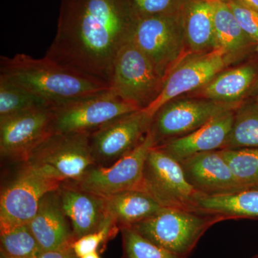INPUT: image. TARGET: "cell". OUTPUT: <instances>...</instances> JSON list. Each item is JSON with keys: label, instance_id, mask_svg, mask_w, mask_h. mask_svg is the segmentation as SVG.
Instances as JSON below:
<instances>
[{"label": "cell", "instance_id": "obj_1", "mask_svg": "<svg viewBox=\"0 0 258 258\" xmlns=\"http://www.w3.org/2000/svg\"><path fill=\"white\" fill-rule=\"evenodd\" d=\"M137 20L129 0H61L45 57L109 84L115 57Z\"/></svg>", "mask_w": 258, "mask_h": 258}, {"label": "cell", "instance_id": "obj_2", "mask_svg": "<svg viewBox=\"0 0 258 258\" xmlns=\"http://www.w3.org/2000/svg\"><path fill=\"white\" fill-rule=\"evenodd\" d=\"M0 77L42 98L52 107L111 90L103 80L46 57L36 59L25 54L2 56Z\"/></svg>", "mask_w": 258, "mask_h": 258}, {"label": "cell", "instance_id": "obj_3", "mask_svg": "<svg viewBox=\"0 0 258 258\" xmlns=\"http://www.w3.org/2000/svg\"><path fill=\"white\" fill-rule=\"evenodd\" d=\"M89 135L50 134L32 151L23 166L62 183L76 181L96 165L90 147Z\"/></svg>", "mask_w": 258, "mask_h": 258}, {"label": "cell", "instance_id": "obj_4", "mask_svg": "<svg viewBox=\"0 0 258 258\" xmlns=\"http://www.w3.org/2000/svg\"><path fill=\"white\" fill-rule=\"evenodd\" d=\"M220 222L216 216L163 208L130 227L163 248L188 257L205 232Z\"/></svg>", "mask_w": 258, "mask_h": 258}, {"label": "cell", "instance_id": "obj_5", "mask_svg": "<svg viewBox=\"0 0 258 258\" xmlns=\"http://www.w3.org/2000/svg\"><path fill=\"white\" fill-rule=\"evenodd\" d=\"M131 40L145 54L165 81L182 60L186 44L181 11L137 18Z\"/></svg>", "mask_w": 258, "mask_h": 258}, {"label": "cell", "instance_id": "obj_6", "mask_svg": "<svg viewBox=\"0 0 258 258\" xmlns=\"http://www.w3.org/2000/svg\"><path fill=\"white\" fill-rule=\"evenodd\" d=\"M164 80L132 40L125 42L113 62L109 86L121 99L145 109L160 93Z\"/></svg>", "mask_w": 258, "mask_h": 258}, {"label": "cell", "instance_id": "obj_7", "mask_svg": "<svg viewBox=\"0 0 258 258\" xmlns=\"http://www.w3.org/2000/svg\"><path fill=\"white\" fill-rule=\"evenodd\" d=\"M139 110L109 90L52 106V134H91L115 118Z\"/></svg>", "mask_w": 258, "mask_h": 258}, {"label": "cell", "instance_id": "obj_8", "mask_svg": "<svg viewBox=\"0 0 258 258\" xmlns=\"http://www.w3.org/2000/svg\"><path fill=\"white\" fill-rule=\"evenodd\" d=\"M138 190L152 196L163 208L187 211L200 195L188 182L181 163L157 147L149 151Z\"/></svg>", "mask_w": 258, "mask_h": 258}, {"label": "cell", "instance_id": "obj_9", "mask_svg": "<svg viewBox=\"0 0 258 258\" xmlns=\"http://www.w3.org/2000/svg\"><path fill=\"white\" fill-rule=\"evenodd\" d=\"M242 103H224L208 98H175L161 107L152 118L149 132L156 146L191 133L212 118L235 110Z\"/></svg>", "mask_w": 258, "mask_h": 258}, {"label": "cell", "instance_id": "obj_10", "mask_svg": "<svg viewBox=\"0 0 258 258\" xmlns=\"http://www.w3.org/2000/svg\"><path fill=\"white\" fill-rule=\"evenodd\" d=\"M155 146V140L149 130L137 147L111 165L91 166L79 179L67 183L103 198L138 189L143 178L148 154Z\"/></svg>", "mask_w": 258, "mask_h": 258}, {"label": "cell", "instance_id": "obj_11", "mask_svg": "<svg viewBox=\"0 0 258 258\" xmlns=\"http://www.w3.org/2000/svg\"><path fill=\"white\" fill-rule=\"evenodd\" d=\"M236 57L215 50L184 57L169 73L157 98L144 111L151 116L166 103L184 93L201 88L222 72Z\"/></svg>", "mask_w": 258, "mask_h": 258}, {"label": "cell", "instance_id": "obj_12", "mask_svg": "<svg viewBox=\"0 0 258 258\" xmlns=\"http://www.w3.org/2000/svg\"><path fill=\"white\" fill-rule=\"evenodd\" d=\"M152 118L147 111L139 110L115 118L90 134L95 164L111 165L133 150L147 135Z\"/></svg>", "mask_w": 258, "mask_h": 258}, {"label": "cell", "instance_id": "obj_13", "mask_svg": "<svg viewBox=\"0 0 258 258\" xmlns=\"http://www.w3.org/2000/svg\"><path fill=\"white\" fill-rule=\"evenodd\" d=\"M62 183L23 166L0 198V227L25 225L31 221L42 198Z\"/></svg>", "mask_w": 258, "mask_h": 258}, {"label": "cell", "instance_id": "obj_14", "mask_svg": "<svg viewBox=\"0 0 258 258\" xmlns=\"http://www.w3.org/2000/svg\"><path fill=\"white\" fill-rule=\"evenodd\" d=\"M52 107L37 108L0 118V152L9 160L23 163L52 134Z\"/></svg>", "mask_w": 258, "mask_h": 258}, {"label": "cell", "instance_id": "obj_15", "mask_svg": "<svg viewBox=\"0 0 258 258\" xmlns=\"http://www.w3.org/2000/svg\"><path fill=\"white\" fill-rule=\"evenodd\" d=\"M190 185L200 195H223L244 189L220 150L200 153L180 161Z\"/></svg>", "mask_w": 258, "mask_h": 258}, {"label": "cell", "instance_id": "obj_16", "mask_svg": "<svg viewBox=\"0 0 258 258\" xmlns=\"http://www.w3.org/2000/svg\"><path fill=\"white\" fill-rule=\"evenodd\" d=\"M75 241L99 230L107 220L106 200L64 182L57 189Z\"/></svg>", "mask_w": 258, "mask_h": 258}, {"label": "cell", "instance_id": "obj_17", "mask_svg": "<svg viewBox=\"0 0 258 258\" xmlns=\"http://www.w3.org/2000/svg\"><path fill=\"white\" fill-rule=\"evenodd\" d=\"M235 110L217 115L191 133L155 147L179 161L200 153L221 150L232 130Z\"/></svg>", "mask_w": 258, "mask_h": 258}, {"label": "cell", "instance_id": "obj_18", "mask_svg": "<svg viewBox=\"0 0 258 258\" xmlns=\"http://www.w3.org/2000/svg\"><path fill=\"white\" fill-rule=\"evenodd\" d=\"M57 189L42 198L36 215L28 223L42 251L72 245L75 241L71 224L61 207Z\"/></svg>", "mask_w": 258, "mask_h": 258}, {"label": "cell", "instance_id": "obj_19", "mask_svg": "<svg viewBox=\"0 0 258 258\" xmlns=\"http://www.w3.org/2000/svg\"><path fill=\"white\" fill-rule=\"evenodd\" d=\"M200 215L220 217L222 221L240 219L258 220V186L223 195H200L189 210Z\"/></svg>", "mask_w": 258, "mask_h": 258}, {"label": "cell", "instance_id": "obj_20", "mask_svg": "<svg viewBox=\"0 0 258 258\" xmlns=\"http://www.w3.org/2000/svg\"><path fill=\"white\" fill-rule=\"evenodd\" d=\"M258 85V66L248 62L219 73L200 88L205 98L230 103H243L245 96Z\"/></svg>", "mask_w": 258, "mask_h": 258}, {"label": "cell", "instance_id": "obj_21", "mask_svg": "<svg viewBox=\"0 0 258 258\" xmlns=\"http://www.w3.org/2000/svg\"><path fill=\"white\" fill-rule=\"evenodd\" d=\"M186 45L194 54L216 49L213 10L206 0H186L181 10Z\"/></svg>", "mask_w": 258, "mask_h": 258}, {"label": "cell", "instance_id": "obj_22", "mask_svg": "<svg viewBox=\"0 0 258 258\" xmlns=\"http://www.w3.org/2000/svg\"><path fill=\"white\" fill-rule=\"evenodd\" d=\"M105 200L107 215L119 229L146 220L163 208L152 196L138 189L121 191Z\"/></svg>", "mask_w": 258, "mask_h": 258}, {"label": "cell", "instance_id": "obj_23", "mask_svg": "<svg viewBox=\"0 0 258 258\" xmlns=\"http://www.w3.org/2000/svg\"><path fill=\"white\" fill-rule=\"evenodd\" d=\"M216 49L237 57L257 44L241 28L225 0L212 2Z\"/></svg>", "mask_w": 258, "mask_h": 258}, {"label": "cell", "instance_id": "obj_24", "mask_svg": "<svg viewBox=\"0 0 258 258\" xmlns=\"http://www.w3.org/2000/svg\"><path fill=\"white\" fill-rule=\"evenodd\" d=\"M258 148V102H244L235 112L233 125L222 149Z\"/></svg>", "mask_w": 258, "mask_h": 258}, {"label": "cell", "instance_id": "obj_25", "mask_svg": "<svg viewBox=\"0 0 258 258\" xmlns=\"http://www.w3.org/2000/svg\"><path fill=\"white\" fill-rule=\"evenodd\" d=\"M0 249L9 258H37L42 252L28 224L0 227Z\"/></svg>", "mask_w": 258, "mask_h": 258}, {"label": "cell", "instance_id": "obj_26", "mask_svg": "<svg viewBox=\"0 0 258 258\" xmlns=\"http://www.w3.org/2000/svg\"><path fill=\"white\" fill-rule=\"evenodd\" d=\"M48 107L42 98L0 77V118Z\"/></svg>", "mask_w": 258, "mask_h": 258}, {"label": "cell", "instance_id": "obj_27", "mask_svg": "<svg viewBox=\"0 0 258 258\" xmlns=\"http://www.w3.org/2000/svg\"><path fill=\"white\" fill-rule=\"evenodd\" d=\"M220 151L236 179L244 187L258 186V148Z\"/></svg>", "mask_w": 258, "mask_h": 258}, {"label": "cell", "instance_id": "obj_28", "mask_svg": "<svg viewBox=\"0 0 258 258\" xmlns=\"http://www.w3.org/2000/svg\"><path fill=\"white\" fill-rule=\"evenodd\" d=\"M123 258H188L154 244L130 227L120 228Z\"/></svg>", "mask_w": 258, "mask_h": 258}, {"label": "cell", "instance_id": "obj_29", "mask_svg": "<svg viewBox=\"0 0 258 258\" xmlns=\"http://www.w3.org/2000/svg\"><path fill=\"white\" fill-rule=\"evenodd\" d=\"M118 230H120L119 227L108 216L104 225L99 230L74 241L72 244L73 249L79 257L91 252H98V249L104 246L108 240L115 237Z\"/></svg>", "mask_w": 258, "mask_h": 258}, {"label": "cell", "instance_id": "obj_30", "mask_svg": "<svg viewBox=\"0 0 258 258\" xmlns=\"http://www.w3.org/2000/svg\"><path fill=\"white\" fill-rule=\"evenodd\" d=\"M137 18L175 14L182 10L186 0H129Z\"/></svg>", "mask_w": 258, "mask_h": 258}, {"label": "cell", "instance_id": "obj_31", "mask_svg": "<svg viewBox=\"0 0 258 258\" xmlns=\"http://www.w3.org/2000/svg\"><path fill=\"white\" fill-rule=\"evenodd\" d=\"M237 19L241 28L256 43H258V12L240 0H225Z\"/></svg>", "mask_w": 258, "mask_h": 258}, {"label": "cell", "instance_id": "obj_32", "mask_svg": "<svg viewBox=\"0 0 258 258\" xmlns=\"http://www.w3.org/2000/svg\"><path fill=\"white\" fill-rule=\"evenodd\" d=\"M37 258H79L75 253L72 245L53 250L42 251Z\"/></svg>", "mask_w": 258, "mask_h": 258}, {"label": "cell", "instance_id": "obj_33", "mask_svg": "<svg viewBox=\"0 0 258 258\" xmlns=\"http://www.w3.org/2000/svg\"><path fill=\"white\" fill-rule=\"evenodd\" d=\"M240 1L258 12V0H240Z\"/></svg>", "mask_w": 258, "mask_h": 258}, {"label": "cell", "instance_id": "obj_34", "mask_svg": "<svg viewBox=\"0 0 258 258\" xmlns=\"http://www.w3.org/2000/svg\"><path fill=\"white\" fill-rule=\"evenodd\" d=\"M79 258H101L98 252H93Z\"/></svg>", "mask_w": 258, "mask_h": 258}, {"label": "cell", "instance_id": "obj_35", "mask_svg": "<svg viewBox=\"0 0 258 258\" xmlns=\"http://www.w3.org/2000/svg\"><path fill=\"white\" fill-rule=\"evenodd\" d=\"M256 50H257V55H258V43H257V47H256ZM255 100H256V101H257L258 102V88H257V96H256Z\"/></svg>", "mask_w": 258, "mask_h": 258}, {"label": "cell", "instance_id": "obj_36", "mask_svg": "<svg viewBox=\"0 0 258 258\" xmlns=\"http://www.w3.org/2000/svg\"><path fill=\"white\" fill-rule=\"evenodd\" d=\"M250 258H258V254H256V255L253 256V257Z\"/></svg>", "mask_w": 258, "mask_h": 258}, {"label": "cell", "instance_id": "obj_37", "mask_svg": "<svg viewBox=\"0 0 258 258\" xmlns=\"http://www.w3.org/2000/svg\"><path fill=\"white\" fill-rule=\"evenodd\" d=\"M1 258H9V257H5V256L3 255V254H1Z\"/></svg>", "mask_w": 258, "mask_h": 258}, {"label": "cell", "instance_id": "obj_38", "mask_svg": "<svg viewBox=\"0 0 258 258\" xmlns=\"http://www.w3.org/2000/svg\"><path fill=\"white\" fill-rule=\"evenodd\" d=\"M206 1L210 2V3H212V2L215 1V0H206Z\"/></svg>", "mask_w": 258, "mask_h": 258}]
</instances>
